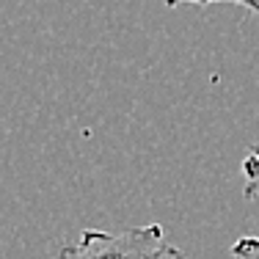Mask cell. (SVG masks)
<instances>
[{
    "label": "cell",
    "instance_id": "6da1fadb",
    "mask_svg": "<svg viewBox=\"0 0 259 259\" xmlns=\"http://www.w3.org/2000/svg\"><path fill=\"white\" fill-rule=\"evenodd\" d=\"M58 259H185L177 245H171L160 224L130 226V229H85L77 243L58 251Z\"/></svg>",
    "mask_w": 259,
    "mask_h": 259
},
{
    "label": "cell",
    "instance_id": "7a4b0ae2",
    "mask_svg": "<svg viewBox=\"0 0 259 259\" xmlns=\"http://www.w3.org/2000/svg\"><path fill=\"white\" fill-rule=\"evenodd\" d=\"M240 168H243V177H245V190H243L245 199H256L259 196V144H254L248 149Z\"/></svg>",
    "mask_w": 259,
    "mask_h": 259
},
{
    "label": "cell",
    "instance_id": "3957f363",
    "mask_svg": "<svg viewBox=\"0 0 259 259\" xmlns=\"http://www.w3.org/2000/svg\"><path fill=\"white\" fill-rule=\"evenodd\" d=\"M232 256L234 259H259V237H240L237 243L232 245Z\"/></svg>",
    "mask_w": 259,
    "mask_h": 259
},
{
    "label": "cell",
    "instance_id": "277c9868",
    "mask_svg": "<svg viewBox=\"0 0 259 259\" xmlns=\"http://www.w3.org/2000/svg\"><path fill=\"white\" fill-rule=\"evenodd\" d=\"M177 3H199V6H209V3H237V6H245L248 11L259 14V0H165V6L174 9Z\"/></svg>",
    "mask_w": 259,
    "mask_h": 259
}]
</instances>
